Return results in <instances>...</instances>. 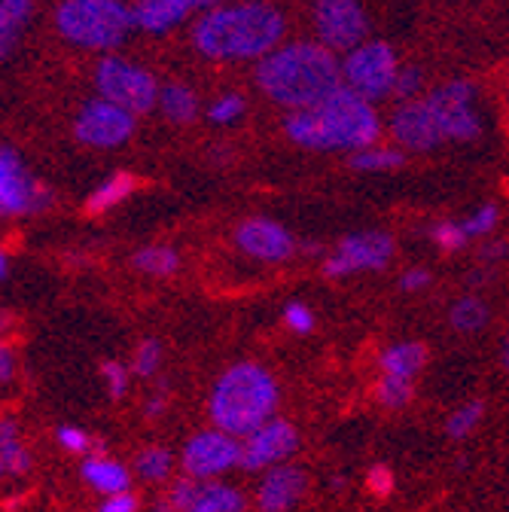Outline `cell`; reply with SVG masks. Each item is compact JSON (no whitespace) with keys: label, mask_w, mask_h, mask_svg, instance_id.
<instances>
[{"label":"cell","mask_w":509,"mask_h":512,"mask_svg":"<svg viewBox=\"0 0 509 512\" xmlns=\"http://www.w3.org/2000/svg\"><path fill=\"white\" fill-rule=\"evenodd\" d=\"M287 19L263 0L217 4L193 25V46L211 61H250L281 46Z\"/></svg>","instance_id":"7a4b0ae2"},{"label":"cell","mask_w":509,"mask_h":512,"mask_svg":"<svg viewBox=\"0 0 509 512\" xmlns=\"http://www.w3.org/2000/svg\"><path fill=\"white\" fill-rule=\"evenodd\" d=\"M391 135L397 141V147L412 150V153H430L439 144H445V135L439 128L436 110L430 107L427 98H415V101H403L394 116H391Z\"/></svg>","instance_id":"5bb4252c"},{"label":"cell","mask_w":509,"mask_h":512,"mask_svg":"<svg viewBox=\"0 0 509 512\" xmlns=\"http://www.w3.org/2000/svg\"><path fill=\"white\" fill-rule=\"evenodd\" d=\"M488 305L479 299V296H464L452 305L449 311V324L458 330V333H479L485 324H488Z\"/></svg>","instance_id":"484cf974"},{"label":"cell","mask_w":509,"mask_h":512,"mask_svg":"<svg viewBox=\"0 0 509 512\" xmlns=\"http://www.w3.org/2000/svg\"><path fill=\"white\" fill-rule=\"evenodd\" d=\"M132 266L150 278H171L180 269V253L168 244H153L132 256Z\"/></svg>","instance_id":"cb8c5ba5"},{"label":"cell","mask_w":509,"mask_h":512,"mask_svg":"<svg viewBox=\"0 0 509 512\" xmlns=\"http://www.w3.org/2000/svg\"><path fill=\"white\" fill-rule=\"evenodd\" d=\"M430 238L442 247V250H458V247H464L470 238H467V232H464V226H461V220H442V223H436L433 229H430Z\"/></svg>","instance_id":"836d02e7"},{"label":"cell","mask_w":509,"mask_h":512,"mask_svg":"<svg viewBox=\"0 0 509 512\" xmlns=\"http://www.w3.org/2000/svg\"><path fill=\"white\" fill-rule=\"evenodd\" d=\"M430 107L436 110L439 128L445 141L470 144L482 135V116L476 110V86L470 80H449L427 95Z\"/></svg>","instance_id":"ba28073f"},{"label":"cell","mask_w":509,"mask_h":512,"mask_svg":"<svg viewBox=\"0 0 509 512\" xmlns=\"http://www.w3.org/2000/svg\"><path fill=\"white\" fill-rule=\"evenodd\" d=\"M406 165V153L397 147H363L357 153H351V168L354 171H394Z\"/></svg>","instance_id":"d4e9b609"},{"label":"cell","mask_w":509,"mask_h":512,"mask_svg":"<svg viewBox=\"0 0 509 512\" xmlns=\"http://www.w3.org/2000/svg\"><path fill=\"white\" fill-rule=\"evenodd\" d=\"M299 445L296 427L290 421L272 418L260 430H253L247 442L241 445V467L244 470H266L275 467L278 461L290 458Z\"/></svg>","instance_id":"2e32d148"},{"label":"cell","mask_w":509,"mask_h":512,"mask_svg":"<svg viewBox=\"0 0 509 512\" xmlns=\"http://www.w3.org/2000/svg\"><path fill=\"white\" fill-rule=\"evenodd\" d=\"M497 223H500V208H497V205H482L479 211H473L470 217L461 220V226H464V232H467L470 241H473V238L491 235Z\"/></svg>","instance_id":"4dcf8cb0"},{"label":"cell","mask_w":509,"mask_h":512,"mask_svg":"<svg viewBox=\"0 0 509 512\" xmlns=\"http://www.w3.org/2000/svg\"><path fill=\"white\" fill-rule=\"evenodd\" d=\"M482 415H485V406L479 403V400H473V403H467V406H461L452 418H449V436L452 439H464V436H470L473 433V427L482 421Z\"/></svg>","instance_id":"1f68e13d"},{"label":"cell","mask_w":509,"mask_h":512,"mask_svg":"<svg viewBox=\"0 0 509 512\" xmlns=\"http://www.w3.org/2000/svg\"><path fill=\"white\" fill-rule=\"evenodd\" d=\"M132 16H135V28L147 34H168L189 16V10L177 4V0H138L132 7Z\"/></svg>","instance_id":"ac0fdd59"},{"label":"cell","mask_w":509,"mask_h":512,"mask_svg":"<svg viewBox=\"0 0 509 512\" xmlns=\"http://www.w3.org/2000/svg\"><path fill=\"white\" fill-rule=\"evenodd\" d=\"M394 260V238L385 232H357L339 241L324 263L327 278H348L357 272H378Z\"/></svg>","instance_id":"8fae6325"},{"label":"cell","mask_w":509,"mask_h":512,"mask_svg":"<svg viewBox=\"0 0 509 512\" xmlns=\"http://www.w3.org/2000/svg\"><path fill=\"white\" fill-rule=\"evenodd\" d=\"M101 512H138V497L132 491L107 494V500L101 503Z\"/></svg>","instance_id":"b9f144b4"},{"label":"cell","mask_w":509,"mask_h":512,"mask_svg":"<svg viewBox=\"0 0 509 512\" xmlns=\"http://www.w3.org/2000/svg\"><path fill=\"white\" fill-rule=\"evenodd\" d=\"M135 135V113L107 98L86 101L74 122V138L95 150L119 147Z\"/></svg>","instance_id":"30bf717a"},{"label":"cell","mask_w":509,"mask_h":512,"mask_svg":"<svg viewBox=\"0 0 509 512\" xmlns=\"http://www.w3.org/2000/svg\"><path fill=\"white\" fill-rule=\"evenodd\" d=\"M101 375H104V381H107V394H110L113 400H119V397L125 394V388H129V369H125L122 363H116V360H107V363L101 366Z\"/></svg>","instance_id":"8d00e7d4"},{"label":"cell","mask_w":509,"mask_h":512,"mask_svg":"<svg viewBox=\"0 0 509 512\" xmlns=\"http://www.w3.org/2000/svg\"><path fill=\"white\" fill-rule=\"evenodd\" d=\"M284 132L293 144L305 150H363L372 147L381 135V119L369 98L342 86L327 101L290 110Z\"/></svg>","instance_id":"3957f363"},{"label":"cell","mask_w":509,"mask_h":512,"mask_svg":"<svg viewBox=\"0 0 509 512\" xmlns=\"http://www.w3.org/2000/svg\"><path fill=\"white\" fill-rule=\"evenodd\" d=\"M421 86H424V74H421V68H400V74H397V83H394V98L403 104V101H415L418 98V92H421Z\"/></svg>","instance_id":"e575fe53"},{"label":"cell","mask_w":509,"mask_h":512,"mask_svg":"<svg viewBox=\"0 0 509 512\" xmlns=\"http://www.w3.org/2000/svg\"><path fill=\"white\" fill-rule=\"evenodd\" d=\"M7 473V467H4V461H0V476H4Z\"/></svg>","instance_id":"f5cc1de1"},{"label":"cell","mask_w":509,"mask_h":512,"mask_svg":"<svg viewBox=\"0 0 509 512\" xmlns=\"http://www.w3.org/2000/svg\"><path fill=\"white\" fill-rule=\"evenodd\" d=\"M177 4H183L186 10H211V7L223 4V0H177Z\"/></svg>","instance_id":"7dc6e473"},{"label":"cell","mask_w":509,"mask_h":512,"mask_svg":"<svg viewBox=\"0 0 509 512\" xmlns=\"http://www.w3.org/2000/svg\"><path fill=\"white\" fill-rule=\"evenodd\" d=\"M83 479L95 488V491H104V494H119V491H129V470H125L122 464L104 458V455H92L83 461Z\"/></svg>","instance_id":"ffe728a7"},{"label":"cell","mask_w":509,"mask_h":512,"mask_svg":"<svg viewBox=\"0 0 509 512\" xmlns=\"http://www.w3.org/2000/svg\"><path fill=\"white\" fill-rule=\"evenodd\" d=\"M415 397V381L412 378H400V375H385L381 372L378 384H375V400L385 409H403L409 406Z\"/></svg>","instance_id":"83f0119b"},{"label":"cell","mask_w":509,"mask_h":512,"mask_svg":"<svg viewBox=\"0 0 509 512\" xmlns=\"http://www.w3.org/2000/svg\"><path fill=\"white\" fill-rule=\"evenodd\" d=\"M235 244L250 260L260 263H284L296 250V238L269 217H250L235 229Z\"/></svg>","instance_id":"9a60e30c"},{"label":"cell","mask_w":509,"mask_h":512,"mask_svg":"<svg viewBox=\"0 0 509 512\" xmlns=\"http://www.w3.org/2000/svg\"><path fill=\"white\" fill-rule=\"evenodd\" d=\"M509 253V244L506 241H491L485 250H482V260H500V256Z\"/></svg>","instance_id":"bcb514c9"},{"label":"cell","mask_w":509,"mask_h":512,"mask_svg":"<svg viewBox=\"0 0 509 512\" xmlns=\"http://www.w3.org/2000/svg\"><path fill=\"white\" fill-rule=\"evenodd\" d=\"M189 512H244V497L226 485H202Z\"/></svg>","instance_id":"4316f807"},{"label":"cell","mask_w":509,"mask_h":512,"mask_svg":"<svg viewBox=\"0 0 509 512\" xmlns=\"http://www.w3.org/2000/svg\"><path fill=\"white\" fill-rule=\"evenodd\" d=\"M13 327V314H7V311H0V336H4L7 330Z\"/></svg>","instance_id":"816d5d0a"},{"label":"cell","mask_w":509,"mask_h":512,"mask_svg":"<svg viewBox=\"0 0 509 512\" xmlns=\"http://www.w3.org/2000/svg\"><path fill=\"white\" fill-rule=\"evenodd\" d=\"M58 442L68 448V452H92V439L80 430V427H58Z\"/></svg>","instance_id":"ab89813d"},{"label":"cell","mask_w":509,"mask_h":512,"mask_svg":"<svg viewBox=\"0 0 509 512\" xmlns=\"http://www.w3.org/2000/svg\"><path fill=\"white\" fill-rule=\"evenodd\" d=\"M427 357H430L427 345H421V342H397V345H391L385 354H381L378 366L385 375H400V378L415 381V375L424 369Z\"/></svg>","instance_id":"44dd1931"},{"label":"cell","mask_w":509,"mask_h":512,"mask_svg":"<svg viewBox=\"0 0 509 512\" xmlns=\"http://www.w3.org/2000/svg\"><path fill=\"white\" fill-rule=\"evenodd\" d=\"M366 485H369V491H372L375 497H388L391 488H394V476H391V470H388L385 464H375V467L369 470V476H366Z\"/></svg>","instance_id":"60d3db41"},{"label":"cell","mask_w":509,"mask_h":512,"mask_svg":"<svg viewBox=\"0 0 509 512\" xmlns=\"http://www.w3.org/2000/svg\"><path fill=\"white\" fill-rule=\"evenodd\" d=\"M159 363H162V345H159V342H153V339H147V342H141V345L135 348L132 372H135V375H141V378H150V375L159 369Z\"/></svg>","instance_id":"d6a6232c"},{"label":"cell","mask_w":509,"mask_h":512,"mask_svg":"<svg viewBox=\"0 0 509 512\" xmlns=\"http://www.w3.org/2000/svg\"><path fill=\"white\" fill-rule=\"evenodd\" d=\"M305 488H308V479H305L302 470L275 467L272 473H266V479L260 485L257 506H260V512H287L290 506L299 503Z\"/></svg>","instance_id":"e0dca14e"},{"label":"cell","mask_w":509,"mask_h":512,"mask_svg":"<svg viewBox=\"0 0 509 512\" xmlns=\"http://www.w3.org/2000/svg\"><path fill=\"white\" fill-rule=\"evenodd\" d=\"M500 366L509 372V336L503 339V345H500Z\"/></svg>","instance_id":"681fc988"},{"label":"cell","mask_w":509,"mask_h":512,"mask_svg":"<svg viewBox=\"0 0 509 512\" xmlns=\"http://www.w3.org/2000/svg\"><path fill=\"white\" fill-rule=\"evenodd\" d=\"M430 284V272L427 269H409L403 278H400V287L406 293H415V290H424Z\"/></svg>","instance_id":"7bdbcfd3"},{"label":"cell","mask_w":509,"mask_h":512,"mask_svg":"<svg viewBox=\"0 0 509 512\" xmlns=\"http://www.w3.org/2000/svg\"><path fill=\"white\" fill-rule=\"evenodd\" d=\"M141 479L147 482H162L168 473H171V452H165V448H144V452L138 455L135 461Z\"/></svg>","instance_id":"f1b7e54d"},{"label":"cell","mask_w":509,"mask_h":512,"mask_svg":"<svg viewBox=\"0 0 509 512\" xmlns=\"http://www.w3.org/2000/svg\"><path fill=\"white\" fill-rule=\"evenodd\" d=\"M58 34L83 49H116L135 28L132 10L122 0H61L55 10Z\"/></svg>","instance_id":"5b68a950"},{"label":"cell","mask_w":509,"mask_h":512,"mask_svg":"<svg viewBox=\"0 0 509 512\" xmlns=\"http://www.w3.org/2000/svg\"><path fill=\"white\" fill-rule=\"evenodd\" d=\"M31 19V0H0V58H7Z\"/></svg>","instance_id":"7402d4cb"},{"label":"cell","mask_w":509,"mask_h":512,"mask_svg":"<svg viewBox=\"0 0 509 512\" xmlns=\"http://www.w3.org/2000/svg\"><path fill=\"white\" fill-rule=\"evenodd\" d=\"M400 74V61L391 43L385 40H363L360 46L348 49L342 61V80L348 89L360 92L369 101H381L394 92Z\"/></svg>","instance_id":"8992f818"},{"label":"cell","mask_w":509,"mask_h":512,"mask_svg":"<svg viewBox=\"0 0 509 512\" xmlns=\"http://www.w3.org/2000/svg\"><path fill=\"white\" fill-rule=\"evenodd\" d=\"M311 25L317 40L333 52H348L369 34V16L360 0H314Z\"/></svg>","instance_id":"9c48e42d"},{"label":"cell","mask_w":509,"mask_h":512,"mask_svg":"<svg viewBox=\"0 0 509 512\" xmlns=\"http://www.w3.org/2000/svg\"><path fill=\"white\" fill-rule=\"evenodd\" d=\"M238 461H241L238 436H232L220 427L202 430L183 445V470H186V476H196V479H211L217 473H226Z\"/></svg>","instance_id":"4fadbf2b"},{"label":"cell","mask_w":509,"mask_h":512,"mask_svg":"<svg viewBox=\"0 0 509 512\" xmlns=\"http://www.w3.org/2000/svg\"><path fill=\"white\" fill-rule=\"evenodd\" d=\"M0 461H4V467H7V473H13V476H22V473H28L31 470V455L22 448V442L16 439V442H10L4 452H0Z\"/></svg>","instance_id":"f35d334b"},{"label":"cell","mask_w":509,"mask_h":512,"mask_svg":"<svg viewBox=\"0 0 509 512\" xmlns=\"http://www.w3.org/2000/svg\"><path fill=\"white\" fill-rule=\"evenodd\" d=\"M278 409V381L260 363H235L229 366L211 391L208 412L214 427L232 436H250Z\"/></svg>","instance_id":"277c9868"},{"label":"cell","mask_w":509,"mask_h":512,"mask_svg":"<svg viewBox=\"0 0 509 512\" xmlns=\"http://www.w3.org/2000/svg\"><path fill=\"white\" fill-rule=\"evenodd\" d=\"M16 375V354L0 342V384H7Z\"/></svg>","instance_id":"ee69618b"},{"label":"cell","mask_w":509,"mask_h":512,"mask_svg":"<svg viewBox=\"0 0 509 512\" xmlns=\"http://www.w3.org/2000/svg\"><path fill=\"white\" fill-rule=\"evenodd\" d=\"M165 406H168L165 394H156V397L147 403V415H150V418H156V415H162V412H165Z\"/></svg>","instance_id":"c3c4849f"},{"label":"cell","mask_w":509,"mask_h":512,"mask_svg":"<svg viewBox=\"0 0 509 512\" xmlns=\"http://www.w3.org/2000/svg\"><path fill=\"white\" fill-rule=\"evenodd\" d=\"M199 491H202V485H199V479H196V476L180 479V482L174 485V491H171V506H174L177 512H189V506L196 503Z\"/></svg>","instance_id":"74e56055"},{"label":"cell","mask_w":509,"mask_h":512,"mask_svg":"<svg viewBox=\"0 0 509 512\" xmlns=\"http://www.w3.org/2000/svg\"><path fill=\"white\" fill-rule=\"evenodd\" d=\"M49 205V189L37 183L16 150L0 144V217L37 214Z\"/></svg>","instance_id":"7c38bea8"},{"label":"cell","mask_w":509,"mask_h":512,"mask_svg":"<svg viewBox=\"0 0 509 512\" xmlns=\"http://www.w3.org/2000/svg\"><path fill=\"white\" fill-rule=\"evenodd\" d=\"M159 110L165 119L177 122V125H186L199 116V98L196 92L183 86V83H168L165 89H159Z\"/></svg>","instance_id":"603a6c76"},{"label":"cell","mask_w":509,"mask_h":512,"mask_svg":"<svg viewBox=\"0 0 509 512\" xmlns=\"http://www.w3.org/2000/svg\"><path fill=\"white\" fill-rule=\"evenodd\" d=\"M244 110H247L244 95H238V92H226V95H220L217 101H211V107H208V119H211L214 125H232L235 119H241V116H244Z\"/></svg>","instance_id":"f546056e"},{"label":"cell","mask_w":509,"mask_h":512,"mask_svg":"<svg viewBox=\"0 0 509 512\" xmlns=\"http://www.w3.org/2000/svg\"><path fill=\"white\" fill-rule=\"evenodd\" d=\"M138 189V177L132 171H116L110 174L104 183H98L92 189V196L86 199V214H107L113 208H119L125 199Z\"/></svg>","instance_id":"d6986e66"},{"label":"cell","mask_w":509,"mask_h":512,"mask_svg":"<svg viewBox=\"0 0 509 512\" xmlns=\"http://www.w3.org/2000/svg\"><path fill=\"white\" fill-rule=\"evenodd\" d=\"M7 275H10V256L0 250V281H4Z\"/></svg>","instance_id":"f907efd6"},{"label":"cell","mask_w":509,"mask_h":512,"mask_svg":"<svg viewBox=\"0 0 509 512\" xmlns=\"http://www.w3.org/2000/svg\"><path fill=\"white\" fill-rule=\"evenodd\" d=\"M19 439V427H16V421H10V418H4L0 421V452L10 445V442H16Z\"/></svg>","instance_id":"f6af8a7d"},{"label":"cell","mask_w":509,"mask_h":512,"mask_svg":"<svg viewBox=\"0 0 509 512\" xmlns=\"http://www.w3.org/2000/svg\"><path fill=\"white\" fill-rule=\"evenodd\" d=\"M257 86L269 101L290 110H305L327 101L345 86V80L333 49H327L321 40H293L260 58Z\"/></svg>","instance_id":"6da1fadb"},{"label":"cell","mask_w":509,"mask_h":512,"mask_svg":"<svg viewBox=\"0 0 509 512\" xmlns=\"http://www.w3.org/2000/svg\"><path fill=\"white\" fill-rule=\"evenodd\" d=\"M95 86H98V95L132 110L135 116L138 113H150L153 107H159V86H156V77L141 68V64H132L119 55H107L98 61L95 68Z\"/></svg>","instance_id":"52a82bcc"},{"label":"cell","mask_w":509,"mask_h":512,"mask_svg":"<svg viewBox=\"0 0 509 512\" xmlns=\"http://www.w3.org/2000/svg\"><path fill=\"white\" fill-rule=\"evenodd\" d=\"M284 324H287L293 333L305 336V333L314 330V311H311L305 302H290V305L284 308Z\"/></svg>","instance_id":"d590c367"}]
</instances>
